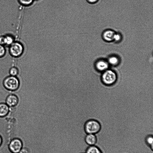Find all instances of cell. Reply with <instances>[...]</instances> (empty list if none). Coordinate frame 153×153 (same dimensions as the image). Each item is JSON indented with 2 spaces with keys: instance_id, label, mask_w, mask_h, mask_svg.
<instances>
[{
  "instance_id": "4fadbf2b",
  "label": "cell",
  "mask_w": 153,
  "mask_h": 153,
  "mask_svg": "<svg viewBox=\"0 0 153 153\" xmlns=\"http://www.w3.org/2000/svg\"><path fill=\"white\" fill-rule=\"evenodd\" d=\"M14 42V38L11 35H7L4 36V45L10 46Z\"/></svg>"
},
{
  "instance_id": "30bf717a",
  "label": "cell",
  "mask_w": 153,
  "mask_h": 153,
  "mask_svg": "<svg viewBox=\"0 0 153 153\" xmlns=\"http://www.w3.org/2000/svg\"><path fill=\"white\" fill-rule=\"evenodd\" d=\"M9 106L6 103H0V117L6 116L9 113Z\"/></svg>"
},
{
  "instance_id": "6da1fadb",
  "label": "cell",
  "mask_w": 153,
  "mask_h": 153,
  "mask_svg": "<svg viewBox=\"0 0 153 153\" xmlns=\"http://www.w3.org/2000/svg\"><path fill=\"white\" fill-rule=\"evenodd\" d=\"M117 79V75L115 71L111 69H107L101 75L102 80L104 84L110 85L115 83Z\"/></svg>"
},
{
  "instance_id": "7c38bea8",
  "label": "cell",
  "mask_w": 153,
  "mask_h": 153,
  "mask_svg": "<svg viewBox=\"0 0 153 153\" xmlns=\"http://www.w3.org/2000/svg\"><path fill=\"white\" fill-rule=\"evenodd\" d=\"M85 153H102L100 149L95 145L89 146L87 149Z\"/></svg>"
},
{
  "instance_id": "ba28073f",
  "label": "cell",
  "mask_w": 153,
  "mask_h": 153,
  "mask_svg": "<svg viewBox=\"0 0 153 153\" xmlns=\"http://www.w3.org/2000/svg\"><path fill=\"white\" fill-rule=\"evenodd\" d=\"M86 143L89 146L95 145L97 142V138L95 134H87L85 137Z\"/></svg>"
},
{
  "instance_id": "52a82bcc",
  "label": "cell",
  "mask_w": 153,
  "mask_h": 153,
  "mask_svg": "<svg viewBox=\"0 0 153 153\" xmlns=\"http://www.w3.org/2000/svg\"><path fill=\"white\" fill-rule=\"evenodd\" d=\"M19 100V98L16 95L11 94L7 97L6 103L9 106L14 107L17 104Z\"/></svg>"
},
{
  "instance_id": "44dd1931",
  "label": "cell",
  "mask_w": 153,
  "mask_h": 153,
  "mask_svg": "<svg viewBox=\"0 0 153 153\" xmlns=\"http://www.w3.org/2000/svg\"><path fill=\"white\" fill-rule=\"evenodd\" d=\"M2 140L1 137L0 136V145L1 143Z\"/></svg>"
},
{
  "instance_id": "ffe728a7",
  "label": "cell",
  "mask_w": 153,
  "mask_h": 153,
  "mask_svg": "<svg viewBox=\"0 0 153 153\" xmlns=\"http://www.w3.org/2000/svg\"><path fill=\"white\" fill-rule=\"evenodd\" d=\"M86 1L90 3L94 4L97 2L99 0H86Z\"/></svg>"
},
{
  "instance_id": "ac0fdd59",
  "label": "cell",
  "mask_w": 153,
  "mask_h": 153,
  "mask_svg": "<svg viewBox=\"0 0 153 153\" xmlns=\"http://www.w3.org/2000/svg\"><path fill=\"white\" fill-rule=\"evenodd\" d=\"M122 37L120 34L119 33H115L114 34L113 41L115 42H120L121 39Z\"/></svg>"
},
{
  "instance_id": "8992f818",
  "label": "cell",
  "mask_w": 153,
  "mask_h": 153,
  "mask_svg": "<svg viewBox=\"0 0 153 153\" xmlns=\"http://www.w3.org/2000/svg\"><path fill=\"white\" fill-rule=\"evenodd\" d=\"M95 67L99 71L103 72L108 69L109 64L108 61L104 59H99L95 63Z\"/></svg>"
},
{
  "instance_id": "9c48e42d",
  "label": "cell",
  "mask_w": 153,
  "mask_h": 153,
  "mask_svg": "<svg viewBox=\"0 0 153 153\" xmlns=\"http://www.w3.org/2000/svg\"><path fill=\"white\" fill-rule=\"evenodd\" d=\"M115 34V32L113 30H107L103 33L102 37L105 41L108 42H111L113 41Z\"/></svg>"
},
{
  "instance_id": "5bb4252c",
  "label": "cell",
  "mask_w": 153,
  "mask_h": 153,
  "mask_svg": "<svg viewBox=\"0 0 153 153\" xmlns=\"http://www.w3.org/2000/svg\"><path fill=\"white\" fill-rule=\"evenodd\" d=\"M145 142L148 146L153 149V135H149L147 136L145 138Z\"/></svg>"
},
{
  "instance_id": "277c9868",
  "label": "cell",
  "mask_w": 153,
  "mask_h": 153,
  "mask_svg": "<svg viewBox=\"0 0 153 153\" xmlns=\"http://www.w3.org/2000/svg\"><path fill=\"white\" fill-rule=\"evenodd\" d=\"M9 52L13 56L17 57L20 56L24 51L22 45L18 42H14L9 46Z\"/></svg>"
},
{
  "instance_id": "5b68a950",
  "label": "cell",
  "mask_w": 153,
  "mask_h": 153,
  "mask_svg": "<svg viewBox=\"0 0 153 153\" xmlns=\"http://www.w3.org/2000/svg\"><path fill=\"white\" fill-rule=\"evenodd\" d=\"M22 147V141L18 139H15L12 140L9 146L10 150L13 153L19 152Z\"/></svg>"
},
{
  "instance_id": "9a60e30c",
  "label": "cell",
  "mask_w": 153,
  "mask_h": 153,
  "mask_svg": "<svg viewBox=\"0 0 153 153\" xmlns=\"http://www.w3.org/2000/svg\"><path fill=\"white\" fill-rule=\"evenodd\" d=\"M19 69L15 67L11 68L9 70V73L10 76H16L19 74Z\"/></svg>"
},
{
  "instance_id": "d6986e66",
  "label": "cell",
  "mask_w": 153,
  "mask_h": 153,
  "mask_svg": "<svg viewBox=\"0 0 153 153\" xmlns=\"http://www.w3.org/2000/svg\"><path fill=\"white\" fill-rule=\"evenodd\" d=\"M19 153H30L28 149L26 147L22 148L19 152Z\"/></svg>"
},
{
  "instance_id": "8fae6325",
  "label": "cell",
  "mask_w": 153,
  "mask_h": 153,
  "mask_svg": "<svg viewBox=\"0 0 153 153\" xmlns=\"http://www.w3.org/2000/svg\"><path fill=\"white\" fill-rule=\"evenodd\" d=\"M108 62L109 65L113 66L118 65L120 63L119 58L116 56H112L110 57L108 59Z\"/></svg>"
},
{
  "instance_id": "7a4b0ae2",
  "label": "cell",
  "mask_w": 153,
  "mask_h": 153,
  "mask_svg": "<svg viewBox=\"0 0 153 153\" xmlns=\"http://www.w3.org/2000/svg\"><path fill=\"white\" fill-rule=\"evenodd\" d=\"M4 87L7 90L14 91L18 89L20 86V81L16 76H10L5 78L3 82Z\"/></svg>"
},
{
  "instance_id": "2e32d148",
  "label": "cell",
  "mask_w": 153,
  "mask_h": 153,
  "mask_svg": "<svg viewBox=\"0 0 153 153\" xmlns=\"http://www.w3.org/2000/svg\"><path fill=\"white\" fill-rule=\"evenodd\" d=\"M19 2L24 6H28L31 4L33 0H18Z\"/></svg>"
},
{
  "instance_id": "3957f363",
  "label": "cell",
  "mask_w": 153,
  "mask_h": 153,
  "mask_svg": "<svg viewBox=\"0 0 153 153\" xmlns=\"http://www.w3.org/2000/svg\"><path fill=\"white\" fill-rule=\"evenodd\" d=\"M101 126L97 121L91 119L87 121L85 123V129L87 134H97L100 131Z\"/></svg>"
},
{
  "instance_id": "e0dca14e",
  "label": "cell",
  "mask_w": 153,
  "mask_h": 153,
  "mask_svg": "<svg viewBox=\"0 0 153 153\" xmlns=\"http://www.w3.org/2000/svg\"><path fill=\"white\" fill-rule=\"evenodd\" d=\"M6 53V50L4 45L0 44V58L4 56Z\"/></svg>"
}]
</instances>
